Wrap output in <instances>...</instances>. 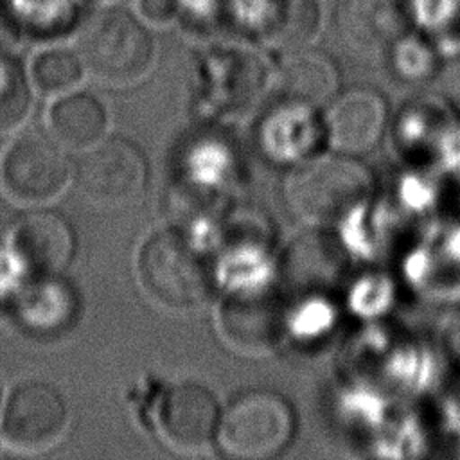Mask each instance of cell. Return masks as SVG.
Returning a JSON list of instances; mask_svg holds the SVG:
<instances>
[{
  "instance_id": "1",
  "label": "cell",
  "mask_w": 460,
  "mask_h": 460,
  "mask_svg": "<svg viewBox=\"0 0 460 460\" xmlns=\"http://www.w3.org/2000/svg\"><path fill=\"white\" fill-rule=\"evenodd\" d=\"M155 54L147 23L117 4L92 11L77 32L83 68L102 84L131 86L142 81L153 68Z\"/></svg>"
},
{
  "instance_id": "2",
  "label": "cell",
  "mask_w": 460,
  "mask_h": 460,
  "mask_svg": "<svg viewBox=\"0 0 460 460\" xmlns=\"http://www.w3.org/2000/svg\"><path fill=\"white\" fill-rule=\"evenodd\" d=\"M370 171L350 155L338 153L302 162L286 180V201L295 217L327 226L356 212L372 194Z\"/></svg>"
},
{
  "instance_id": "3",
  "label": "cell",
  "mask_w": 460,
  "mask_h": 460,
  "mask_svg": "<svg viewBox=\"0 0 460 460\" xmlns=\"http://www.w3.org/2000/svg\"><path fill=\"white\" fill-rule=\"evenodd\" d=\"M137 270L146 293L162 307L176 313L199 309L212 291L207 262L174 232H160L147 239Z\"/></svg>"
},
{
  "instance_id": "4",
  "label": "cell",
  "mask_w": 460,
  "mask_h": 460,
  "mask_svg": "<svg viewBox=\"0 0 460 460\" xmlns=\"http://www.w3.org/2000/svg\"><path fill=\"white\" fill-rule=\"evenodd\" d=\"M293 424L286 399L270 390H252L234 399L219 415L216 440L228 456L268 458L288 446Z\"/></svg>"
},
{
  "instance_id": "5",
  "label": "cell",
  "mask_w": 460,
  "mask_h": 460,
  "mask_svg": "<svg viewBox=\"0 0 460 460\" xmlns=\"http://www.w3.org/2000/svg\"><path fill=\"white\" fill-rule=\"evenodd\" d=\"M223 25L248 41L291 50L316 38L322 9L318 0H225Z\"/></svg>"
},
{
  "instance_id": "6",
  "label": "cell",
  "mask_w": 460,
  "mask_h": 460,
  "mask_svg": "<svg viewBox=\"0 0 460 460\" xmlns=\"http://www.w3.org/2000/svg\"><path fill=\"white\" fill-rule=\"evenodd\" d=\"M68 176L70 167L63 149L40 131L14 138L0 162L2 189L16 203L41 205L58 198Z\"/></svg>"
},
{
  "instance_id": "7",
  "label": "cell",
  "mask_w": 460,
  "mask_h": 460,
  "mask_svg": "<svg viewBox=\"0 0 460 460\" xmlns=\"http://www.w3.org/2000/svg\"><path fill=\"white\" fill-rule=\"evenodd\" d=\"M146 181V162L124 138H102L84 149L75 164L77 190L92 203L119 207L138 196Z\"/></svg>"
},
{
  "instance_id": "8",
  "label": "cell",
  "mask_w": 460,
  "mask_h": 460,
  "mask_svg": "<svg viewBox=\"0 0 460 460\" xmlns=\"http://www.w3.org/2000/svg\"><path fill=\"white\" fill-rule=\"evenodd\" d=\"M68 410L63 395L47 381L27 379L14 386L4 417L2 437L23 453L52 447L66 431Z\"/></svg>"
},
{
  "instance_id": "9",
  "label": "cell",
  "mask_w": 460,
  "mask_h": 460,
  "mask_svg": "<svg viewBox=\"0 0 460 460\" xmlns=\"http://www.w3.org/2000/svg\"><path fill=\"white\" fill-rule=\"evenodd\" d=\"M219 411L212 394L196 383L169 386L158 406V429L174 449L194 453L205 449L214 438Z\"/></svg>"
},
{
  "instance_id": "10",
  "label": "cell",
  "mask_w": 460,
  "mask_h": 460,
  "mask_svg": "<svg viewBox=\"0 0 460 460\" xmlns=\"http://www.w3.org/2000/svg\"><path fill=\"white\" fill-rule=\"evenodd\" d=\"M386 128V102L372 88H350L336 95L325 113L329 144L343 155H363L374 149Z\"/></svg>"
},
{
  "instance_id": "11",
  "label": "cell",
  "mask_w": 460,
  "mask_h": 460,
  "mask_svg": "<svg viewBox=\"0 0 460 460\" xmlns=\"http://www.w3.org/2000/svg\"><path fill=\"white\" fill-rule=\"evenodd\" d=\"M338 84L340 74L334 59L309 45L284 50L275 70V90L286 102L316 108L334 97Z\"/></svg>"
},
{
  "instance_id": "12",
  "label": "cell",
  "mask_w": 460,
  "mask_h": 460,
  "mask_svg": "<svg viewBox=\"0 0 460 460\" xmlns=\"http://www.w3.org/2000/svg\"><path fill=\"white\" fill-rule=\"evenodd\" d=\"M334 23L341 40L358 50H385L410 29L404 0H336Z\"/></svg>"
},
{
  "instance_id": "13",
  "label": "cell",
  "mask_w": 460,
  "mask_h": 460,
  "mask_svg": "<svg viewBox=\"0 0 460 460\" xmlns=\"http://www.w3.org/2000/svg\"><path fill=\"white\" fill-rule=\"evenodd\" d=\"M74 248L70 226L56 212L32 210L14 228L20 262L36 275H54L70 261Z\"/></svg>"
},
{
  "instance_id": "14",
  "label": "cell",
  "mask_w": 460,
  "mask_h": 460,
  "mask_svg": "<svg viewBox=\"0 0 460 460\" xmlns=\"http://www.w3.org/2000/svg\"><path fill=\"white\" fill-rule=\"evenodd\" d=\"M54 138L70 149H88L104 138L108 115L104 106L90 93L61 95L49 115Z\"/></svg>"
},
{
  "instance_id": "15",
  "label": "cell",
  "mask_w": 460,
  "mask_h": 460,
  "mask_svg": "<svg viewBox=\"0 0 460 460\" xmlns=\"http://www.w3.org/2000/svg\"><path fill=\"white\" fill-rule=\"evenodd\" d=\"M273 111L262 128V146L277 160H298L316 138L314 108L286 102Z\"/></svg>"
},
{
  "instance_id": "16",
  "label": "cell",
  "mask_w": 460,
  "mask_h": 460,
  "mask_svg": "<svg viewBox=\"0 0 460 460\" xmlns=\"http://www.w3.org/2000/svg\"><path fill=\"white\" fill-rule=\"evenodd\" d=\"M392 74L404 83H419L431 77L437 70V47L420 32L406 29L385 49Z\"/></svg>"
},
{
  "instance_id": "17",
  "label": "cell",
  "mask_w": 460,
  "mask_h": 460,
  "mask_svg": "<svg viewBox=\"0 0 460 460\" xmlns=\"http://www.w3.org/2000/svg\"><path fill=\"white\" fill-rule=\"evenodd\" d=\"M410 29L435 47L460 41V0H404Z\"/></svg>"
},
{
  "instance_id": "18",
  "label": "cell",
  "mask_w": 460,
  "mask_h": 460,
  "mask_svg": "<svg viewBox=\"0 0 460 460\" xmlns=\"http://www.w3.org/2000/svg\"><path fill=\"white\" fill-rule=\"evenodd\" d=\"M83 63L77 52L63 47L41 50L32 65V83L43 95H65L72 92L83 77Z\"/></svg>"
},
{
  "instance_id": "19",
  "label": "cell",
  "mask_w": 460,
  "mask_h": 460,
  "mask_svg": "<svg viewBox=\"0 0 460 460\" xmlns=\"http://www.w3.org/2000/svg\"><path fill=\"white\" fill-rule=\"evenodd\" d=\"M29 110V93L20 74L11 61L0 58V131L18 126Z\"/></svg>"
},
{
  "instance_id": "20",
  "label": "cell",
  "mask_w": 460,
  "mask_h": 460,
  "mask_svg": "<svg viewBox=\"0 0 460 460\" xmlns=\"http://www.w3.org/2000/svg\"><path fill=\"white\" fill-rule=\"evenodd\" d=\"M223 18L225 0H176V23L189 32L208 34Z\"/></svg>"
},
{
  "instance_id": "21",
  "label": "cell",
  "mask_w": 460,
  "mask_h": 460,
  "mask_svg": "<svg viewBox=\"0 0 460 460\" xmlns=\"http://www.w3.org/2000/svg\"><path fill=\"white\" fill-rule=\"evenodd\" d=\"M137 14L155 27L176 23V0H137Z\"/></svg>"
}]
</instances>
